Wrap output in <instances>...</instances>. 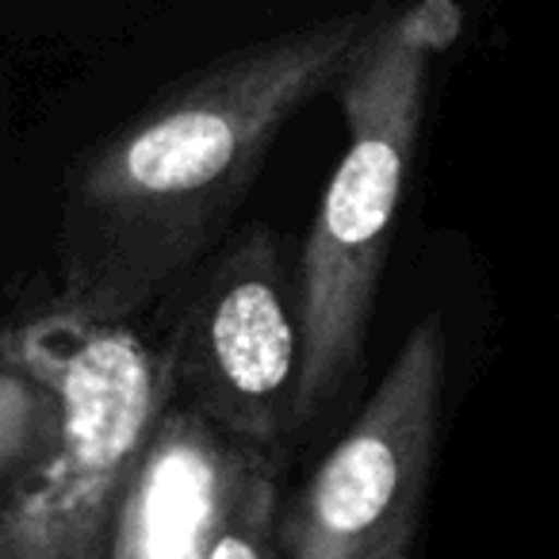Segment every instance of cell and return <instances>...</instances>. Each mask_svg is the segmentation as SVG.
Returning <instances> with one entry per match:
<instances>
[{"label": "cell", "mask_w": 559, "mask_h": 559, "mask_svg": "<svg viewBox=\"0 0 559 559\" xmlns=\"http://www.w3.org/2000/svg\"><path fill=\"white\" fill-rule=\"evenodd\" d=\"M380 4L215 58L96 142L66 180L55 304L131 322L218 246L264 157L334 93Z\"/></svg>", "instance_id": "1"}, {"label": "cell", "mask_w": 559, "mask_h": 559, "mask_svg": "<svg viewBox=\"0 0 559 559\" xmlns=\"http://www.w3.org/2000/svg\"><path fill=\"white\" fill-rule=\"evenodd\" d=\"M173 388L226 437L272 449L296 429L299 311L272 226L215 253L165 345Z\"/></svg>", "instance_id": "5"}, {"label": "cell", "mask_w": 559, "mask_h": 559, "mask_svg": "<svg viewBox=\"0 0 559 559\" xmlns=\"http://www.w3.org/2000/svg\"><path fill=\"white\" fill-rule=\"evenodd\" d=\"M203 559H284L280 551V483L269 452L253 460L215 544Z\"/></svg>", "instance_id": "7"}, {"label": "cell", "mask_w": 559, "mask_h": 559, "mask_svg": "<svg viewBox=\"0 0 559 559\" xmlns=\"http://www.w3.org/2000/svg\"><path fill=\"white\" fill-rule=\"evenodd\" d=\"M261 452L173 395L131 475L108 559H203Z\"/></svg>", "instance_id": "6"}, {"label": "cell", "mask_w": 559, "mask_h": 559, "mask_svg": "<svg viewBox=\"0 0 559 559\" xmlns=\"http://www.w3.org/2000/svg\"><path fill=\"white\" fill-rule=\"evenodd\" d=\"M460 27L464 12L456 0L380 4L334 88L345 150L299 257L296 429L319 418L360 365L418 150L429 70L456 43Z\"/></svg>", "instance_id": "2"}, {"label": "cell", "mask_w": 559, "mask_h": 559, "mask_svg": "<svg viewBox=\"0 0 559 559\" xmlns=\"http://www.w3.org/2000/svg\"><path fill=\"white\" fill-rule=\"evenodd\" d=\"M50 391L39 444L0 479V559H108L131 475L177 395L134 322L50 304L0 337Z\"/></svg>", "instance_id": "3"}, {"label": "cell", "mask_w": 559, "mask_h": 559, "mask_svg": "<svg viewBox=\"0 0 559 559\" xmlns=\"http://www.w3.org/2000/svg\"><path fill=\"white\" fill-rule=\"evenodd\" d=\"M444 372V322L426 314L280 518L284 559L414 556L437 456Z\"/></svg>", "instance_id": "4"}, {"label": "cell", "mask_w": 559, "mask_h": 559, "mask_svg": "<svg viewBox=\"0 0 559 559\" xmlns=\"http://www.w3.org/2000/svg\"><path fill=\"white\" fill-rule=\"evenodd\" d=\"M50 418V391L0 342V479L24 464Z\"/></svg>", "instance_id": "8"}]
</instances>
